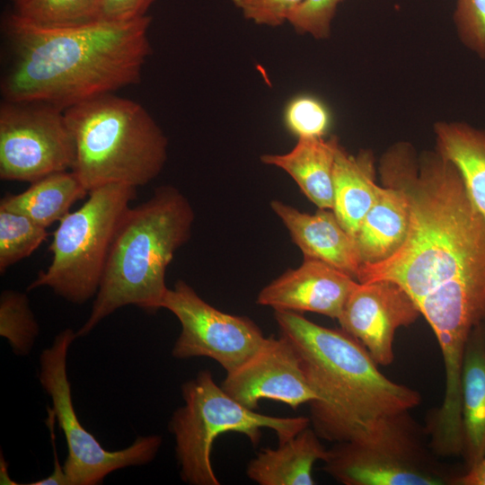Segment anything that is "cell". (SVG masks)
I'll return each instance as SVG.
<instances>
[{"label": "cell", "instance_id": "1", "mask_svg": "<svg viewBox=\"0 0 485 485\" xmlns=\"http://www.w3.org/2000/svg\"><path fill=\"white\" fill-rule=\"evenodd\" d=\"M386 183L402 188L410 204L407 237L388 259L362 265L357 280L400 286L421 314L472 312L485 315V219L457 167L437 150L418 164L401 144L383 158Z\"/></svg>", "mask_w": 485, "mask_h": 485}, {"label": "cell", "instance_id": "2", "mask_svg": "<svg viewBox=\"0 0 485 485\" xmlns=\"http://www.w3.org/2000/svg\"><path fill=\"white\" fill-rule=\"evenodd\" d=\"M151 22L146 15L129 22L45 27L12 12L4 22L10 54L0 84L4 100L65 110L139 84L152 52Z\"/></svg>", "mask_w": 485, "mask_h": 485}, {"label": "cell", "instance_id": "3", "mask_svg": "<svg viewBox=\"0 0 485 485\" xmlns=\"http://www.w3.org/2000/svg\"><path fill=\"white\" fill-rule=\"evenodd\" d=\"M274 317L317 395L309 403V418L321 438L366 439L420 403L418 391L384 375L366 348L342 329L318 325L295 312L275 311Z\"/></svg>", "mask_w": 485, "mask_h": 485}, {"label": "cell", "instance_id": "4", "mask_svg": "<svg viewBox=\"0 0 485 485\" xmlns=\"http://www.w3.org/2000/svg\"><path fill=\"white\" fill-rule=\"evenodd\" d=\"M195 213L176 187L163 185L152 197L129 207L116 228L92 311L77 338L126 305L161 309L168 290L165 272L190 238Z\"/></svg>", "mask_w": 485, "mask_h": 485}, {"label": "cell", "instance_id": "5", "mask_svg": "<svg viewBox=\"0 0 485 485\" xmlns=\"http://www.w3.org/2000/svg\"><path fill=\"white\" fill-rule=\"evenodd\" d=\"M75 145L72 172L91 190L145 186L163 171L168 139L138 102L108 93L65 110Z\"/></svg>", "mask_w": 485, "mask_h": 485}, {"label": "cell", "instance_id": "6", "mask_svg": "<svg viewBox=\"0 0 485 485\" xmlns=\"http://www.w3.org/2000/svg\"><path fill=\"white\" fill-rule=\"evenodd\" d=\"M184 405L169 421L174 436L175 454L181 480L190 485H219L211 463L216 438L227 432L260 442L262 428H270L279 443L295 436L311 424L307 417H274L248 409L215 382L209 370H202L181 386Z\"/></svg>", "mask_w": 485, "mask_h": 485}, {"label": "cell", "instance_id": "7", "mask_svg": "<svg viewBox=\"0 0 485 485\" xmlns=\"http://www.w3.org/2000/svg\"><path fill=\"white\" fill-rule=\"evenodd\" d=\"M136 195L137 188L126 184L91 190L79 208L59 221L48 247L51 261L27 290L48 287L76 304L95 296L116 228Z\"/></svg>", "mask_w": 485, "mask_h": 485}, {"label": "cell", "instance_id": "8", "mask_svg": "<svg viewBox=\"0 0 485 485\" xmlns=\"http://www.w3.org/2000/svg\"><path fill=\"white\" fill-rule=\"evenodd\" d=\"M76 338V332L70 328L56 335L52 344L40 356L38 377L51 399L49 409L66 442L67 457L63 469L67 484L96 485L116 470L152 462L163 439L157 435L138 436L126 448L109 451L84 428L73 405L66 370L68 350Z\"/></svg>", "mask_w": 485, "mask_h": 485}, {"label": "cell", "instance_id": "9", "mask_svg": "<svg viewBox=\"0 0 485 485\" xmlns=\"http://www.w3.org/2000/svg\"><path fill=\"white\" fill-rule=\"evenodd\" d=\"M323 470L345 485H444L450 477L430 459L409 412L361 440L337 442Z\"/></svg>", "mask_w": 485, "mask_h": 485}, {"label": "cell", "instance_id": "10", "mask_svg": "<svg viewBox=\"0 0 485 485\" xmlns=\"http://www.w3.org/2000/svg\"><path fill=\"white\" fill-rule=\"evenodd\" d=\"M75 145L65 110L36 101L0 105V179L33 182L71 171Z\"/></svg>", "mask_w": 485, "mask_h": 485}, {"label": "cell", "instance_id": "11", "mask_svg": "<svg viewBox=\"0 0 485 485\" xmlns=\"http://www.w3.org/2000/svg\"><path fill=\"white\" fill-rule=\"evenodd\" d=\"M161 308L172 313L181 326L172 350L177 359L209 357L230 373L254 356L267 339L253 321L219 311L183 280L168 288Z\"/></svg>", "mask_w": 485, "mask_h": 485}, {"label": "cell", "instance_id": "12", "mask_svg": "<svg viewBox=\"0 0 485 485\" xmlns=\"http://www.w3.org/2000/svg\"><path fill=\"white\" fill-rule=\"evenodd\" d=\"M420 311L397 284L378 280L356 285L338 318L341 329L358 340L378 366L394 360L397 330L413 323Z\"/></svg>", "mask_w": 485, "mask_h": 485}, {"label": "cell", "instance_id": "13", "mask_svg": "<svg viewBox=\"0 0 485 485\" xmlns=\"http://www.w3.org/2000/svg\"><path fill=\"white\" fill-rule=\"evenodd\" d=\"M221 386L235 401L253 410L261 399L280 401L293 410L317 400L295 348L282 335L267 337L254 356L227 373Z\"/></svg>", "mask_w": 485, "mask_h": 485}, {"label": "cell", "instance_id": "14", "mask_svg": "<svg viewBox=\"0 0 485 485\" xmlns=\"http://www.w3.org/2000/svg\"><path fill=\"white\" fill-rule=\"evenodd\" d=\"M357 282L329 264L304 258L298 268L265 286L256 303L275 311L312 312L338 320Z\"/></svg>", "mask_w": 485, "mask_h": 485}, {"label": "cell", "instance_id": "15", "mask_svg": "<svg viewBox=\"0 0 485 485\" xmlns=\"http://www.w3.org/2000/svg\"><path fill=\"white\" fill-rule=\"evenodd\" d=\"M270 207L305 259L322 261L357 280L362 263L355 239L331 209L308 214L280 200H272Z\"/></svg>", "mask_w": 485, "mask_h": 485}, {"label": "cell", "instance_id": "16", "mask_svg": "<svg viewBox=\"0 0 485 485\" xmlns=\"http://www.w3.org/2000/svg\"><path fill=\"white\" fill-rule=\"evenodd\" d=\"M386 184L387 187L379 188L355 236L362 265L388 259L401 248L408 234L410 221L408 195L400 186Z\"/></svg>", "mask_w": 485, "mask_h": 485}, {"label": "cell", "instance_id": "17", "mask_svg": "<svg viewBox=\"0 0 485 485\" xmlns=\"http://www.w3.org/2000/svg\"><path fill=\"white\" fill-rule=\"evenodd\" d=\"M340 143L336 137H300L285 154H264L260 161L286 172L319 208L333 207V166Z\"/></svg>", "mask_w": 485, "mask_h": 485}, {"label": "cell", "instance_id": "18", "mask_svg": "<svg viewBox=\"0 0 485 485\" xmlns=\"http://www.w3.org/2000/svg\"><path fill=\"white\" fill-rule=\"evenodd\" d=\"M320 438L307 427L278 448L263 449L248 463V478L260 485H314L313 464L329 456Z\"/></svg>", "mask_w": 485, "mask_h": 485}, {"label": "cell", "instance_id": "19", "mask_svg": "<svg viewBox=\"0 0 485 485\" xmlns=\"http://www.w3.org/2000/svg\"><path fill=\"white\" fill-rule=\"evenodd\" d=\"M463 452L466 470L485 454V331L471 332L462 366Z\"/></svg>", "mask_w": 485, "mask_h": 485}, {"label": "cell", "instance_id": "20", "mask_svg": "<svg viewBox=\"0 0 485 485\" xmlns=\"http://www.w3.org/2000/svg\"><path fill=\"white\" fill-rule=\"evenodd\" d=\"M379 188L375 182L372 154L362 151L353 155L339 145L333 166L332 211L354 239L377 197Z\"/></svg>", "mask_w": 485, "mask_h": 485}, {"label": "cell", "instance_id": "21", "mask_svg": "<svg viewBox=\"0 0 485 485\" xmlns=\"http://www.w3.org/2000/svg\"><path fill=\"white\" fill-rule=\"evenodd\" d=\"M89 191L72 171L59 172L31 183L18 194H6L0 207L20 213L48 228L70 212Z\"/></svg>", "mask_w": 485, "mask_h": 485}, {"label": "cell", "instance_id": "22", "mask_svg": "<svg viewBox=\"0 0 485 485\" xmlns=\"http://www.w3.org/2000/svg\"><path fill=\"white\" fill-rule=\"evenodd\" d=\"M436 150L460 172L468 195L485 219V129L463 122H437Z\"/></svg>", "mask_w": 485, "mask_h": 485}, {"label": "cell", "instance_id": "23", "mask_svg": "<svg viewBox=\"0 0 485 485\" xmlns=\"http://www.w3.org/2000/svg\"><path fill=\"white\" fill-rule=\"evenodd\" d=\"M13 12L40 26H73L99 20V0H19Z\"/></svg>", "mask_w": 485, "mask_h": 485}, {"label": "cell", "instance_id": "24", "mask_svg": "<svg viewBox=\"0 0 485 485\" xmlns=\"http://www.w3.org/2000/svg\"><path fill=\"white\" fill-rule=\"evenodd\" d=\"M48 235L46 227L26 216L0 207V273L29 257Z\"/></svg>", "mask_w": 485, "mask_h": 485}, {"label": "cell", "instance_id": "25", "mask_svg": "<svg viewBox=\"0 0 485 485\" xmlns=\"http://www.w3.org/2000/svg\"><path fill=\"white\" fill-rule=\"evenodd\" d=\"M40 334L39 323L25 293L4 290L0 295V335L7 340L13 352L27 356Z\"/></svg>", "mask_w": 485, "mask_h": 485}, {"label": "cell", "instance_id": "26", "mask_svg": "<svg viewBox=\"0 0 485 485\" xmlns=\"http://www.w3.org/2000/svg\"><path fill=\"white\" fill-rule=\"evenodd\" d=\"M284 119L287 128L298 138L323 137L330 126L331 116L319 99L300 95L287 103Z\"/></svg>", "mask_w": 485, "mask_h": 485}, {"label": "cell", "instance_id": "27", "mask_svg": "<svg viewBox=\"0 0 485 485\" xmlns=\"http://www.w3.org/2000/svg\"><path fill=\"white\" fill-rule=\"evenodd\" d=\"M342 0H304L289 16L287 22L299 34L325 40L331 34V21Z\"/></svg>", "mask_w": 485, "mask_h": 485}, {"label": "cell", "instance_id": "28", "mask_svg": "<svg viewBox=\"0 0 485 485\" xmlns=\"http://www.w3.org/2000/svg\"><path fill=\"white\" fill-rule=\"evenodd\" d=\"M454 22L463 45L485 58V0H457Z\"/></svg>", "mask_w": 485, "mask_h": 485}, {"label": "cell", "instance_id": "29", "mask_svg": "<svg viewBox=\"0 0 485 485\" xmlns=\"http://www.w3.org/2000/svg\"><path fill=\"white\" fill-rule=\"evenodd\" d=\"M243 17L258 25L278 27L287 22L304 0H230Z\"/></svg>", "mask_w": 485, "mask_h": 485}, {"label": "cell", "instance_id": "30", "mask_svg": "<svg viewBox=\"0 0 485 485\" xmlns=\"http://www.w3.org/2000/svg\"><path fill=\"white\" fill-rule=\"evenodd\" d=\"M154 0H99V20L129 22L144 17Z\"/></svg>", "mask_w": 485, "mask_h": 485}, {"label": "cell", "instance_id": "31", "mask_svg": "<svg viewBox=\"0 0 485 485\" xmlns=\"http://www.w3.org/2000/svg\"><path fill=\"white\" fill-rule=\"evenodd\" d=\"M48 419L47 420V424L49 426V429L51 431L52 445H53L54 455H55L54 471L47 478L36 481L34 482H31L29 484L30 485H68L63 466L59 464L58 459L57 456L56 447L54 446L55 437H54V433H53V422H54L55 417L49 409L48 410Z\"/></svg>", "mask_w": 485, "mask_h": 485}, {"label": "cell", "instance_id": "32", "mask_svg": "<svg viewBox=\"0 0 485 485\" xmlns=\"http://www.w3.org/2000/svg\"><path fill=\"white\" fill-rule=\"evenodd\" d=\"M452 485H485V454L481 461L466 472L454 476L451 481Z\"/></svg>", "mask_w": 485, "mask_h": 485}, {"label": "cell", "instance_id": "33", "mask_svg": "<svg viewBox=\"0 0 485 485\" xmlns=\"http://www.w3.org/2000/svg\"><path fill=\"white\" fill-rule=\"evenodd\" d=\"M17 1H19V0H13V4H15Z\"/></svg>", "mask_w": 485, "mask_h": 485}]
</instances>
